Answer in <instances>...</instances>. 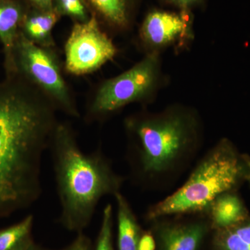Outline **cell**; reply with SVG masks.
Here are the masks:
<instances>
[{"mask_svg": "<svg viewBox=\"0 0 250 250\" xmlns=\"http://www.w3.org/2000/svg\"><path fill=\"white\" fill-rule=\"evenodd\" d=\"M248 184H249V185H250V180L249 181V182H248Z\"/></svg>", "mask_w": 250, "mask_h": 250, "instance_id": "obj_24", "label": "cell"}, {"mask_svg": "<svg viewBox=\"0 0 250 250\" xmlns=\"http://www.w3.org/2000/svg\"><path fill=\"white\" fill-rule=\"evenodd\" d=\"M188 27V20L183 14L154 11L145 19L141 34L146 43L161 47L183 35Z\"/></svg>", "mask_w": 250, "mask_h": 250, "instance_id": "obj_9", "label": "cell"}, {"mask_svg": "<svg viewBox=\"0 0 250 250\" xmlns=\"http://www.w3.org/2000/svg\"><path fill=\"white\" fill-rule=\"evenodd\" d=\"M25 15L22 5L18 1L0 0V40L11 58L19 34L18 28L22 25Z\"/></svg>", "mask_w": 250, "mask_h": 250, "instance_id": "obj_13", "label": "cell"}, {"mask_svg": "<svg viewBox=\"0 0 250 250\" xmlns=\"http://www.w3.org/2000/svg\"><path fill=\"white\" fill-rule=\"evenodd\" d=\"M50 145L61 203L59 221L69 231L82 232L100 200L121 192L124 179L100 151L83 152L67 125L57 124Z\"/></svg>", "mask_w": 250, "mask_h": 250, "instance_id": "obj_2", "label": "cell"}, {"mask_svg": "<svg viewBox=\"0 0 250 250\" xmlns=\"http://www.w3.org/2000/svg\"><path fill=\"white\" fill-rule=\"evenodd\" d=\"M27 250H45L41 249V248H39V247L34 246V244L31 245L30 247Z\"/></svg>", "mask_w": 250, "mask_h": 250, "instance_id": "obj_23", "label": "cell"}, {"mask_svg": "<svg viewBox=\"0 0 250 250\" xmlns=\"http://www.w3.org/2000/svg\"><path fill=\"white\" fill-rule=\"evenodd\" d=\"M54 105L40 90L0 83V218L40 195L41 159L58 124Z\"/></svg>", "mask_w": 250, "mask_h": 250, "instance_id": "obj_1", "label": "cell"}, {"mask_svg": "<svg viewBox=\"0 0 250 250\" xmlns=\"http://www.w3.org/2000/svg\"><path fill=\"white\" fill-rule=\"evenodd\" d=\"M213 250H250V215L230 228L214 230Z\"/></svg>", "mask_w": 250, "mask_h": 250, "instance_id": "obj_15", "label": "cell"}, {"mask_svg": "<svg viewBox=\"0 0 250 250\" xmlns=\"http://www.w3.org/2000/svg\"><path fill=\"white\" fill-rule=\"evenodd\" d=\"M206 216L214 231L241 223L250 216V212L238 191H230L219 195L210 203Z\"/></svg>", "mask_w": 250, "mask_h": 250, "instance_id": "obj_10", "label": "cell"}, {"mask_svg": "<svg viewBox=\"0 0 250 250\" xmlns=\"http://www.w3.org/2000/svg\"><path fill=\"white\" fill-rule=\"evenodd\" d=\"M94 11L105 21L116 27H126L131 19L136 0H86Z\"/></svg>", "mask_w": 250, "mask_h": 250, "instance_id": "obj_14", "label": "cell"}, {"mask_svg": "<svg viewBox=\"0 0 250 250\" xmlns=\"http://www.w3.org/2000/svg\"><path fill=\"white\" fill-rule=\"evenodd\" d=\"M34 216L27 215L17 224L0 230V250H27L33 244Z\"/></svg>", "mask_w": 250, "mask_h": 250, "instance_id": "obj_16", "label": "cell"}, {"mask_svg": "<svg viewBox=\"0 0 250 250\" xmlns=\"http://www.w3.org/2000/svg\"><path fill=\"white\" fill-rule=\"evenodd\" d=\"M14 52L18 66L28 81L54 104L71 116H79L58 62L49 49L38 45L21 33L16 39Z\"/></svg>", "mask_w": 250, "mask_h": 250, "instance_id": "obj_5", "label": "cell"}, {"mask_svg": "<svg viewBox=\"0 0 250 250\" xmlns=\"http://www.w3.org/2000/svg\"><path fill=\"white\" fill-rule=\"evenodd\" d=\"M114 197L118 222V250H139L143 231L134 210L121 192Z\"/></svg>", "mask_w": 250, "mask_h": 250, "instance_id": "obj_11", "label": "cell"}, {"mask_svg": "<svg viewBox=\"0 0 250 250\" xmlns=\"http://www.w3.org/2000/svg\"><path fill=\"white\" fill-rule=\"evenodd\" d=\"M159 66V55L153 52L129 70L106 81L97 92L91 113L104 116L147 97L157 82Z\"/></svg>", "mask_w": 250, "mask_h": 250, "instance_id": "obj_6", "label": "cell"}, {"mask_svg": "<svg viewBox=\"0 0 250 250\" xmlns=\"http://www.w3.org/2000/svg\"><path fill=\"white\" fill-rule=\"evenodd\" d=\"M55 8L49 10L36 9L30 13H26L22 26L24 36L38 45H50L52 29L61 17Z\"/></svg>", "mask_w": 250, "mask_h": 250, "instance_id": "obj_12", "label": "cell"}, {"mask_svg": "<svg viewBox=\"0 0 250 250\" xmlns=\"http://www.w3.org/2000/svg\"><path fill=\"white\" fill-rule=\"evenodd\" d=\"M174 217V220L166 218L153 220L156 223L153 235L159 250H199L212 229L208 219L203 215L186 220Z\"/></svg>", "mask_w": 250, "mask_h": 250, "instance_id": "obj_8", "label": "cell"}, {"mask_svg": "<svg viewBox=\"0 0 250 250\" xmlns=\"http://www.w3.org/2000/svg\"><path fill=\"white\" fill-rule=\"evenodd\" d=\"M65 68L75 75L96 71L116 56L117 49L103 32L95 14L75 23L65 47Z\"/></svg>", "mask_w": 250, "mask_h": 250, "instance_id": "obj_7", "label": "cell"}, {"mask_svg": "<svg viewBox=\"0 0 250 250\" xmlns=\"http://www.w3.org/2000/svg\"><path fill=\"white\" fill-rule=\"evenodd\" d=\"M63 250H92L91 242L83 233H79L75 241Z\"/></svg>", "mask_w": 250, "mask_h": 250, "instance_id": "obj_19", "label": "cell"}, {"mask_svg": "<svg viewBox=\"0 0 250 250\" xmlns=\"http://www.w3.org/2000/svg\"><path fill=\"white\" fill-rule=\"evenodd\" d=\"M126 128L133 139L129 155L133 176L145 187L178 175L200 147V123L188 111L176 108L134 118Z\"/></svg>", "mask_w": 250, "mask_h": 250, "instance_id": "obj_3", "label": "cell"}, {"mask_svg": "<svg viewBox=\"0 0 250 250\" xmlns=\"http://www.w3.org/2000/svg\"><path fill=\"white\" fill-rule=\"evenodd\" d=\"M54 7L61 16H70L79 22H85L90 17L83 0H54Z\"/></svg>", "mask_w": 250, "mask_h": 250, "instance_id": "obj_18", "label": "cell"}, {"mask_svg": "<svg viewBox=\"0 0 250 250\" xmlns=\"http://www.w3.org/2000/svg\"><path fill=\"white\" fill-rule=\"evenodd\" d=\"M113 208L108 204L104 208L101 227L95 250H113Z\"/></svg>", "mask_w": 250, "mask_h": 250, "instance_id": "obj_17", "label": "cell"}, {"mask_svg": "<svg viewBox=\"0 0 250 250\" xmlns=\"http://www.w3.org/2000/svg\"><path fill=\"white\" fill-rule=\"evenodd\" d=\"M156 242L154 235L151 232H143L140 238L139 250H155Z\"/></svg>", "mask_w": 250, "mask_h": 250, "instance_id": "obj_20", "label": "cell"}, {"mask_svg": "<svg viewBox=\"0 0 250 250\" xmlns=\"http://www.w3.org/2000/svg\"><path fill=\"white\" fill-rule=\"evenodd\" d=\"M167 1L182 9H187L198 4L200 0H167Z\"/></svg>", "mask_w": 250, "mask_h": 250, "instance_id": "obj_22", "label": "cell"}, {"mask_svg": "<svg viewBox=\"0 0 250 250\" xmlns=\"http://www.w3.org/2000/svg\"><path fill=\"white\" fill-rule=\"evenodd\" d=\"M29 1L36 9L45 11L54 8V0H29Z\"/></svg>", "mask_w": 250, "mask_h": 250, "instance_id": "obj_21", "label": "cell"}, {"mask_svg": "<svg viewBox=\"0 0 250 250\" xmlns=\"http://www.w3.org/2000/svg\"><path fill=\"white\" fill-rule=\"evenodd\" d=\"M250 180V156L241 153L230 140L222 139L202 156L182 187L151 206L146 218L206 215L219 195L238 191Z\"/></svg>", "mask_w": 250, "mask_h": 250, "instance_id": "obj_4", "label": "cell"}]
</instances>
